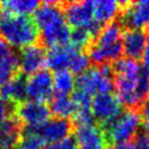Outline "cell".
Masks as SVG:
<instances>
[{
    "mask_svg": "<svg viewBox=\"0 0 149 149\" xmlns=\"http://www.w3.org/2000/svg\"><path fill=\"white\" fill-rule=\"evenodd\" d=\"M116 96L127 107L141 104L149 95V72L137 60L121 57L113 64Z\"/></svg>",
    "mask_w": 149,
    "mask_h": 149,
    "instance_id": "cell-1",
    "label": "cell"
},
{
    "mask_svg": "<svg viewBox=\"0 0 149 149\" xmlns=\"http://www.w3.org/2000/svg\"><path fill=\"white\" fill-rule=\"evenodd\" d=\"M34 14V21L46 46L54 48L70 42L72 31L66 23L63 9L59 2L45 1L40 3Z\"/></svg>",
    "mask_w": 149,
    "mask_h": 149,
    "instance_id": "cell-2",
    "label": "cell"
},
{
    "mask_svg": "<svg viewBox=\"0 0 149 149\" xmlns=\"http://www.w3.org/2000/svg\"><path fill=\"white\" fill-rule=\"evenodd\" d=\"M123 29L120 23L110 22L104 25L95 36V40L88 50V58L98 65H106V63L116 62L123 54L122 39Z\"/></svg>",
    "mask_w": 149,
    "mask_h": 149,
    "instance_id": "cell-3",
    "label": "cell"
},
{
    "mask_svg": "<svg viewBox=\"0 0 149 149\" xmlns=\"http://www.w3.org/2000/svg\"><path fill=\"white\" fill-rule=\"evenodd\" d=\"M0 37L13 49H23L36 44L39 31L32 17L7 13L0 22Z\"/></svg>",
    "mask_w": 149,
    "mask_h": 149,
    "instance_id": "cell-4",
    "label": "cell"
},
{
    "mask_svg": "<svg viewBox=\"0 0 149 149\" xmlns=\"http://www.w3.org/2000/svg\"><path fill=\"white\" fill-rule=\"evenodd\" d=\"M76 87L91 97L111 93L114 88L113 72L108 65L88 68L76 79Z\"/></svg>",
    "mask_w": 149,
    "mask_h": 149,
    "instance_id": "cell-5",
    "label": "cell"
},
{
    "mask_svg": "<svg viewBox=\"0 0 149 149\" xmlns=\"http://www.w3.org/2000/svg\"><path fill=\"white\" fill-rule=\"evenodd\" d=\"M141 127L139 113L133 109L122 111L111 122L104 125V136L113 143H128L138 135Z\"/></svg>",
    "mask_w": 149,
    "mask_h": 149,
    "instance_id": "cell-6",
    "label": "cell"
},
{
    "mask_svg": "<svg viewBox=\"0 0 149 149\" xmlns=\"http://www.w3.org/2000/svg\"><path fill=\"white\" fill-rule=\"evenodd\" d=\"M63 12L66 23L74 29H86L96 36L101 29V26L95 21L91 1L68 2L63 9Z\"/></svg>",
    "mask_w": 149,
    "mask_h": 149,
    "instance_id": "cell-7",
    "label": "cell"
},
{
    "mask_svg": "<svg viewBox=\"0 0 149 149\" xmlns=\"http://www.w3.org/2000/svg\"><path fill=\"white\" fill-rule=\"evenodd\" d=\"M25 94L29 100L45 102L52 98V74L48 70H40L25 79Z\"/></svg>",
    "mask_w": 149,
    "mask_h": 149,
    "instance_id": "cell-8",
    "label": "cell"
},
{
    "mask_svg": "<svg viewBox=\"0 0 149 149\" xmlns=\"http://www.w3.org/2000/svg\"><path fill=\"white\" fill-rule=\"evenodd\" d=\"M17 120L26 127H39L50 119V109L45 102L23 101L17 108Z\"/></svg>",
    "mask_w": 149,
    "mask_h": 149,
    "instance_id": "cell-9",
    "label": "cell"
},
{
    "mask_svg": "<svg viewBox=\"0 0 149 149\" xmlns=\"http://www.w3.org/2000/svg\"><path fill=\"white\" fill-rule=\"evenodd\" d=\"M123 104L118 96L108 93L102 95L95 96L91 99V114L100 123L104 125L111 122L113 119L123 111Z\"/></svg>",
    "mask_w": 149,
    "mask_h": 149,
    "instance_id": "cell-10",
    "label": "cell"
},
{
    "mask_svg": "<svg viewBox=\"0 0 149 149\" xmlns=\"http://www.w3.org/2000/svg\"><path fill=\"white\" fill-rule=\"evenodd\" d=\"M122 22L128 29L143 31L149 27V0L126 2L122 12Z\"/></svg>",
    "mask_w": 149,
    "mask_h": 149,
    "instance_id": "cell-11",
    "label": "cell"
},
{
    "mask_svg": "<svg viewBox=\"0 0 149 149\" xmlns=\"http://www.w3.org/2000/svg\"><path fill=\"white\" fill-rule=\"evenodd\" d=\"M74 141L79 149H104L106 136L104 131L95 123H86L76 126Z\"/></svg>",
    "mask_w": 149,
    "mask_h": 149,
    "instance_id": "cell-12",
    "label": "cell"
},
{
    "mask_svg": "<svg viewBox=\"0 0 149 149\" xmlns=\"http://www.w3.org/2000/svg\"><path fill=\"white\" fill-rule=\"evenodd\" d=\"M46 65V51L42 46L32 45L21 50L19 54V66L24 74L29 75L42 70Z\"/></svg>",
    "mask_w": 149,
    "mask_h": 149,
    "instance_id": "cell-13",
    "label": "cell"
},
{
    "mask_svg": "<svg viewBox=\"0 0 149 149\" xmlns=\"http://www.w3.org/2000/svg\"><path fill=\"white\" fill-rule=\"evenodd\" d=\"M19 70V54L12 47L0 39V87L17 77Z\"/></svg>",
    "mask_w": 149,
    "mask_h": 149,
    "instance_id": "cell-14",
    "label": "cell"
},
{
    "mask_svg": "<svg viewBox=\"0 0 149 149\" xmlns=\"http://www.w3.org/2000/svg\"><path fill=\"white\" fill-rule=\"evenodd\" d=\"M79 51V49L73 47L71 44L50 48L46 54V65L54 72L62 70L69 71L71 63Z\"/></svg>",
    "mask_w": 149,
    "mask_h": 149,
    "instance_id": "cell-15",
    "label": "cell"
},
{
    "mask_svg": "<svg viewBox=\"0 0 149 149\" xmlns=\"http://www.w3.org/2000/svg\"><path fill=\"white\" fill-rule=\"evenodd\" d=\"M36 128L44 138V141H46V144L50 145L68 138L71 133L72 126L70 122L65 119L54 118V119H49L42 126Z\"/></svg>",
    "mask_w": 149,
    "mask_h": 149,
    "instance_id": "cell-16",
    "label": "cell"
},
{
    "mask_svg": "<svg viewBox=\"0 0 149 149\" xmlns=\"http://www.w3.org/2000/svg\"><path fill=\"white\" fill-rule=\"evenodd\" d=\"M146 34L144 31L141 29H128L127 31L123 32L121 44H122V50L126 54L127 58H132L136 60L141 58L143 50L145 47Z\"/></svg>",
    "mask_w": 149,
    "mask_h": 149,
    "instance_id": "cell-17",
    "label": "cell"
},
{
    "mask_svg": "<svg viewBox=\"0 0 149 149\" xmlns=\"http://www.w3.org/2000/svg\"><path fill=\"white\" fill-rule=\"evenodd\" d=\"M123 2L116 0H95L91 1L93 13L95 21L99 25L108 24L116 17V15L122 10Z\"/></svg>",
    "mask_w": 149,
    "mask_h": 149,
    "instance_id": "cell-18",
    "label": "cell"
},
{
    "mask_svg": "<svg viewBox=\"0 0 149 149\" xmlns=\"http://www.w3.org/2000/svg\"><path fill=\"white\" fill-rule=\"evenodd\" d=\"M72 102H73V120L77 125L91 123L93 120L91 114V97L84 94L82 91H76L73 94Z\"/></svg>",
    "mask_w": 149,
    "mask_h": 149,
    "instance_id": "cell-19",
    "label": "cell"
},
{
    "mask_svg": "<svg viewBox=\"0 0 149 149\" xmlns=\"http://www.w3.org/2000/svg\"><path fill=\"white\" fill-rule=\"evenodd\" d=\"M21 137L20 123L17 119H9L0 125V149H15Z\"/></svg>",
    "mask_w": 149,
    "mask_h": 149,
    "instance_id": "cell-20",
    "label": "cell"
},
{
    "mask_svg": "<svg viewBox=\"0 0 149 149\" xmlns=\"http://www.w3.org/2000/svg\"><path fill=\"white\" fill-rule=\"evenodd\" d=\"M0 97L10 104L23 102L26 97L25 81L21 77H14L0 87Z\"/></svg>",
    "mask_w": 149,
    "mask_h": 149,
    "instance_id": "cell-21",
    "label": "cell"
},
{
    "mask_svg": "<svg viewBox=\"0 0 149 149\" xmlns=\"http://www.w3.org/2000/svg\"><path fill=\"white\" fill-rule=\"evenodd\" d=\"M52 82L56 95L69 96L76 86V79L74 77V74L68 70L57 71L54 75H52Z\"/></svg>",
    "mask_w": 149,
    "mask_h": 149,
    "instance_id": "cell-22",
    "label": "cell"
},
{
    "mask_svg": "<svg viewBox=\"0 0 149 149\" xmlns=\"http://www.w3.org/2000/svg\"><path fill=\"white\" fill-rule=\"evenodd\" d=\"M3 9L9 14H15V15H26L35 13L40 2L36 0H8L1 4Z\"/></svg>",
    "mask_w": 149,
    "mask_h": 149,
    "instance_id": "cell-23",
    "label": "cell"
},
{
    "mask_svg": "<svg viewBox=\"0 0 149 149\" xmlns=\"http://www.w3.org/2000/svg\"><path fill=\"white\" fill-rule=\"evenodd\" d=\"M50 112L56 118L65 119L73 114V102L70 96L56 95L50 99Z\"/></svg>",
    "mask_w": 149,
    "mask_h": 149,
    "instance_id": "cell-24",
    "label": "cell"
},
{
    "mask_svg": "<svg viewBox=\"0 0 149 149\" xmlns=\"http://www.w3.org/2000/svg\"><path fill=\"white\" fill-rule=\"evenodd\" d=\"M19 147L20 149H45L47 144L36 127H25L21 132Z\"/></svg>",
    "mask_w": 149,
    "mask_h": 149,
    "instance_id": "cell-25",
    "label": "cell"
},
{
    "mask_svg": "<svg viewBox=\"0 0 149 149\" xmlns=\"http://www.w3.org/2000/svg\"><path fill=\"white\" fill-rule=\"evenodd\" d=\"M94 37H95V36H94L89 31L76 29H73V31L71 32L70 42L73 47L81 50L82 48L89 45Z\"/></svg>",
    "mask_w": 149,
    "mask_h": 149,
    "instance_id": "cell-26",
    "label": "cell"
},
{
    "mask_svg": "<svg viewBox=\"0 0 149 149\" xmlns=\"http://www.w3.org/2000/svg\"><path fill=\"white\" fill-rule=\"evenodd\" d=\"M139 116L141 120V126L144 127L146 134L149 135V97L141 102Z\"/></svg>",
    "mask_w": 149,
    "mask_h": 149,
    "instance_id": "cell-27",
    "label": "cell"
},
{
    "mask_svg": "<svg viewBox=\"0 0 149 149\" xmlns=\"http://www.w3.org/2000/svg\"><path fill=\"white\" fill-rule=\"evenodd\" d=\"M45 149H79L77 144L75 143L74 138L68 137L65 139H63L61 141L54 143V144H50L47 145Z\"/></svg>",
    "mask_w": 149,
    "mask_h": 149,
    "instance_id": "cell-28",
    "label": "cell"
},
{
    "mask_svg": "<svg viewBox=\"0 0 149 149\" xmlns=\"http://www.w3.org/2000/svg\"><path fill=\"white\" fill-rule=\"evenodd\" d=\"M11 112H12L11 104L0 97V125H2L6 121L11 119Z\"/></svg>",
    "mask_w": 149,
    "mask_h": 149,
    "instance_id": "cell-29",
    "label": "cell"
},
{
    "mask_svg": "<svg viewBox=\"0 0 149 149\" xmlns=\"http://www.w3.org/2000/svg\"><path fill=\"white\" fill-rule=\"evenodd\" d=\"M131 149H149V135L146 133L138 134L131 144Z\"/></svg>",
    "mask_w": 149,
    "mask_h": 149,
    "instance_id": "cell-30",
    "label": "cell"
},
{
    "mask_svg": "<svg viewBox=\"0 0 149 149\" xmlns=\"http://www.w3.org/2000/svg\"><path fill=\"white\" fill-rule=\"evenodd\" d=\"M141 65L144 66V69L149 72V31L146 34V40H145V47L141 54Z\"/></svg>",
    "mask_w": 149,
    "mask_h": 149,
    "instance_id": "cell-31",
    "label": "cell"
},
{
    "mask_svg": "<svg viewBox=\"0 0 149 149\" xmlns=\"http://www.w3.org/2000/svg\"><path fill=\"white\" fill-rule=\"evenodd\" d=\"M104 149H131V144L128 143H113L107 146Z\"/></svg>",
    "mask_w": 149,
    "mask_h": 149,
    "instance_id": "cell-32",
    "label": "cell"
},
{
    "mask_svg": "<svg viewBox=\"0 0 149 149\" xmlns=\"http://www.w3.org/2000/svg\"><path fill=\"white\" fill-rule=\"evenodd\" d=\"M1 19H2V7L0 4V22H1Z\"/></svg>",
    "mask_w": 149,
    "mask_h": 149,
    "instance_id": "cell-33",
    "label": "cell"
}]
</instances>
